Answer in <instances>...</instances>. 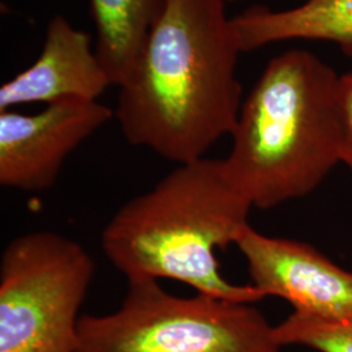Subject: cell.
I'll use <instances>...</instances> for the list:
<instances>
[{
	"label": "cell",
	"mask_w": 352,
	"mask_h": 352,
	"mask_svg": "<svg viewBox=\"0 0 352 352\" xmlns=\"http://www.w3.org/2000/svg\"><path fill=\"white\" fill-rule=\"evenodd\" d=\"M227 0H166L131 72L113 116L133 146L166 161L205 158L232 133L241 109V54Z\"/></svg>",
	"instance_id": "6da1fadb"
},
{
	"label": "cell",
	"mask_w": 352,
	"mask_h": 352,
	"mask_svg": "<svg viewBox=\"0 0 352 352\" xmlns=\"http://www.w3.org/2000/svg\"><path fill=\"white\" fill-rule=\"evenodd\" d=\"M252 208L223 160L177 164L116 210L102 231V250L126 280L174 279L199 294L257 304L264 296L250 283L227 280L217 257L250 226Z\"/></svg>",
	"instance_id": "7a4b0ae2"
},
{
	"label": "cell",
	"mask_w": 352,
	"mask_h": 352,
	"mask_svg": "<svg viewBox=\"0 0 352 352\" xmlns=\"http://www.w3.org/2000/svg\"><path fill=\"white\" fill-rule=\"evenodd\" d=\"M340 77L302 49L273 58L243 102L223 164L253 208L312 193L340 164Z\"/></svg>",
	"instance_id": "3957f363"
},
{
	"label": "cell",
	"mask_w": 352,
	"mask_h": 352,
	"mask_svg": "<svg viewBox=\"0 0 352 352\" xmlns=\"http://www.w3.org/2000/svg\"><path fill=\"white\" fill-rule=\"evenodd\" d=\"M276 327L251 302L196 292L183 298L155 279L128 280L122 305L82 315L76 352H282Z\"/></svg>",
	"instance_id": "277c9868"
},
{
	"label": "cell",
	"mask_w": 352,
	"mask_h": 352,
	"mask_svg": "<svg viewBox=\"0 0 352 352\" xmlns=\"http://www.w3.org/2000/svg\"><path fill=\"white\" fill-rule=\"evenodd\" d=\"M93 257L52 231L11 240L0 257V352H76Z\"/></svg>",
	"instance_id": "5b68a950"
},
{
	"label": "cell",
	"mask_w": 352,
	"mask_h": 352,
	"mask_svg": "<svg viewBox=\"0 0 352 352\" xmlns=\"http://www.w3.org/2000/svg\"><path fill=\"white\" fill-rule=\"evenodd\" d=\"M111 118L106 104L82 100L36 113L0 111V186L29 193L52 188L71 153Z\"/></svg>",
	"instance_id": "8992f818"
},
{
	"label": "cell",
	"mask_w": 352,
	"mask_h": 352,
	"mask_svg": "<svg viewBox=\"0 0 352 352\" xmlns=\"http://www.w3.org/2000/svg\"><path fill=\"white\" fill-rule=\"evenodd\" d=\"M235 245L247 263L250 285L264 298H280L304 314L352 317V272L314 245L267 236L251 225Z\"/></svg>",
	"instance_id": "52a82bcc"
},
{
	"label": "cell",
	"mask_w": 352,
	"mask_h": 352,
	"mask_svg": "<svg viewBox=\"0 0 352 352\" xmlns=\"http://www.w3.org/2000/svg\"><path fill=\"white\" fill-rule=\"evenodd\" d=\"M111 80L85 32L56 14L37 60L0 88V111L29 103L98 101Z\"/></svg>",
	"instance_id": "ba28073f"
},
{
	"label": "cell",
	"mask_w": 352,
	"mask_h": 352,
	"mask_svg": "<svg viewBox=\"0 0 352 352\" xmlns=\"http://www.w3.org/2000/svg\"><path fill=\"white\" fill-rule=\"evenodd\" d=\"M231 26L240 52L308 39L333 42L352 55V0H305L283 11L254 7L232 17Z\"/></svg>",
	"instance_id": "9c48e42d"
},
{
	"label": "cell",
	"mask_w": 352,
	"mask_h": 352,
	"mask_svg": "<svg viewBox=\"0 0 352 352\" xmlns=\"http://www.w3.org/2000/svg\"><path fill=\"white\" fill-rule=\"evenodd\" d=\"M166 0H90L97 29L96 52L115 87L139 56Z\"/></svg>",
	"instance_id": "30bf717a"
},
{
	"label": "cell",
	"mask_w": 352,
	"mask_h": 352,
	"mask_svg": "<svg viewBox=\"0 0 352 352\" xmlns=\"http://www.w3.org/2000/svg\"><path fill=\"white\" fill-rule=\"evenodd\" d=\"M274 327L282 347L302 346L317 352H352V317H325L294 311Z\"/></svg>",
	"instance_id": "8fae6325"
},
{
	"label": "cell",
	"mask_w": 352,
	"mask_h": 352,
	"mask_svg": "<svg viewBox=\"0 0 352 352\" xmlns=\"http://www.w3.org/2000/svg\"><path fill=\"white\" fill-rule=\"evenodd\" d=\"M340 164L352 173V71L340 77Z\"/></svg>",
	"instance_id": "7c38bea8"
},
{
	"label": "cell",
	"mask_w": 352,
	"mask_h": 352,
	"mask_svg": "<svg viewBox=\"0 0 352 352\" xmlns=\"http://www.w3.org/2000/svg\"><path fill=\"white\" fill-rule=\"evenodd\" d=\"M228 1H235V0H227V3H228Z\"/></svg>",
	"instance_id": "4fadbf2b"
}]
</instances>
